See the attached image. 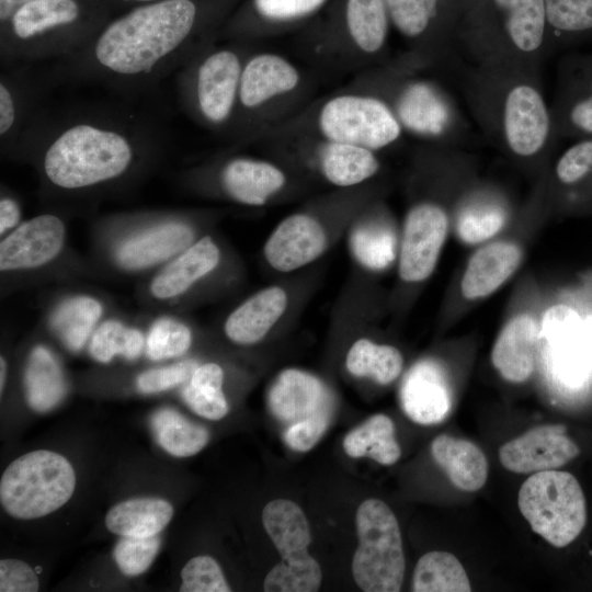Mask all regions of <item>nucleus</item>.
Listing matches in <instances>:
<instances>
[{
  "label": "nucleus",
  "instance_id": "4c0bfd02",
  "mask_svg": "<svg viewBox=\"0 0 592 592\" xmlns=\"http://www.w3.org/2000/svg\"><path fill=\"white\" fill-rule=\"evenodd\" d=\"M101 315L102 305L95 298L71 297L56 308L50 326L64 345L77 352L87 342Z\"/></svg>",
  "mask_w": 592,
  "mask_h": 592
},
{
  "label": "nucleus",
  "instance_id": "39448f33",
  "mask_svg": "<svg viewBox=\"0 0 592 592\" xmlns=\"http://www.w3.org/2000/svg\"><path fill=\"white\" fill-rule=\"evenodd\" d=\"M44 150L48 181L64 190H79L123 175L136 156L137 134L98 119L76 121L54 134Z\"/></svg>",
  "mask_w": 592,
  "mask_h": 592
},
{
  "label": "nucleus",
  "instance_id": "ddd939ff",
  "mask_svg": "<svg viewBox=\"0 0 592 592\" xmlns=\"http://www.w3.org/2000/svg\"><path fill=\"white\" fill-rule=\"evenodd\" d=\"M390 23L409 43L408 53L432 70L458 77L468 65L458 36L440 25L441 0H385Z\"/></svg>",
  "mask_w": 592,
  "mask_h": 592
},
{
  "label": "nucleus",
  "instance_id": "e433bc0d",
  "mask_svg": "<svg viewBox=\"0 0 592 592\" xmlns=\"http://www.w3.org/2000/svg\"><path fill=\"white\" fill-rule=\"evenodd\" d=\"M414 592H469L471 585L460 561L447 551H430L417 562L412 576Z\"/></svg>",
  "mask_w": 592,
  "mask_h": 592
},
{
  "label": "nucleus",
  "instance_id": "7c9ffc66",
  "mask_svg": "<svg viewBox=\"0 0 592 592\" xmlns=\"http://www.w3.org/2000/svg\"><path fill=\"white\" fill-rule=\"evenodd\" d=\"M173 516L172 505L158 498L122 501L109 510L106 528L119 536L148 537L158 535Z\"/></svg>",
  "mask_w": 592,
  "mask_h": 592
},
{
  "label": "nucleus",
  "instance_id": "c9c22d12",
  "mask_svg": "<svg viewBox=\"0 0 592 592\" xmlns=\"http://www.w3.org/2000/svg\"><path fill=\"white\" fill-rule=\"evenodd\" d=\"M554 52L592 39V0H545Z\"/></svg>",
  "mask_w": 592,
  "mask_h": 592
},
{
  "label": "nucleus",
  "instance_id": "13d9d810",
  "mask_svg": "<svg viewBox=\"0 0 592 592\" xmlns=\"http://www.w3.org/2000/svg\"><path fill=\"white\" fill-rule=\"evenodd\" d=\"M0 372H1V375H0V389H1V392L3 390V387H4V382H5V372H7V365H5V361L3 357L0 358Z\"/></svg>",
  "mask_w": 592,
  "mask_h": 592
},
{
  "label": "nucleus",
  "instance_id": "58836bf2",
  "mask_svg": "<svg viewBox=\"0 0 592 592\" xmlns=\"http://www.w3.org/2000/svg\"><path fill=\"white\" fill-rule=\"evenodd\" d=\"M345 365L358 377H371L378 384L394 382L401 373L403 358L398 349L360 339L350 348Z\"/></svg>",
  "mask_w": 592,
  "mask_h": 592
},
{
  "label": "nucleus",
  "instance_id": "6e6d98bb",
  "mask_svg": "<svg viewBox=\"0 0 592 592\" xmlns=\"http://www.w3.org/2000/svg\"><path fill=\"white\" fill-rule=\"evenodd\" d=\"M32 1L34 0H0V25L7 23L21 7Z\"/></svg>",
  "mask_w": 592,
  "mask_h": 592
},
{
  "label": "nucleus",
  "instance_id": "9d476101",
  "mask_svg": "<svg viewBox=\"0 0 592 592\" xmlns=\"http://www.w3.org/2000/svg\"><path fill=\"white\" fill-rule=\"evenodd\" d=\"M517 505L533 532L558 548L571 544L587 524L584 493L568 471L531 475L519 490Z\"/></svg>",
  "mask_w": 592,
  "mask_h": 592
},
{
  "label": "nucleus",
  "instance_id": "603ef678",
  "mask_svg": "<svg viewBox=\"0 0 592 592\" xmlns=\"http://www.w3.org/2000/svg\"><path fill=\"white\" fill-rule=\"evenodd\" d=\"M583 328L579 314L567 305L550 307L544 315L540 325L542 335L545 339L578 331Z\"/></svg>",
  "mask_w": 592,
  "mask_h": 592
},
{
  "label": "nucleus",
  "instance_id": "a211bd4d",
  "mask_svg": "<svg viewBox=\"0 0 592 592\" xmlns=\"http://www.w3.org/2000/svg\"><path fill=\"white\" fill-rule=\"evenodd\" d=\"M65 236V225L56 215H38L22 223L0 243L1 271L34 269L50 262L60 252Z\"/></svg>",
  "mask_w": 592,
  "mask_h": 592
},
{
  "label": "nucleus",
  "instance_id": "a19ab883",
  "mask_svg": "<svg viewBox=\"0 0 592 592\" xmlns=\"http://www.w3.org/2000/svg\"><path fill=\"white\" fill-rule=\"evenodd\" d=\"M350 246L357 261L371 270L386 269L396 255L395 232L379 221L357 224L351 232Z\"/></svg>",
  "mask_w": 592,
  "mask_h": 592
},
{
  "label": "nucleus",
  "instance_id": "de8ad7c7",
  "mask_svg": "<svg viewBox=\"0 0 592 592\" xmlns=\"http://www.w3.org/2000/svg\"><path fill=\"white\" fill-rule=\"evenodd\" d=\"M327 0H252L255 13L264 21L288 23L317 12Z\"/></svg>",
  "mask_w": 592,
  "mask_h": 592
},
{
  "label": "nucleus",
  "instance_id": "20e7f679",
  "mask_svg": "<svg viewBox=\"0 0 592 592\" xmlns=\"http://www.w3.org/2000/svg\"><path fill=\"white\" fill-rule=\"evenodd\" d=\"M379 66L358 88L385 99L405 133L433 145L469 138L467 122L452 95L440 82L420 76L431 69L425 62L407 52Z\"/></svg>",
  "mask_w": 592,
  "mask_h": 592
},
{
  "label": "nucleus",
  "instance_id": "412c9836",
  "mask_svg": "<svg viewBox=\"0 0 592 592\" xmlns=\"http://www.w3.org/2000/svg\"><path fill=\"white\" fill-rule=\"evenodd\" d=\"M267 403L271 413L287 426L331 413V397L316 376L296 368L284 369L272 384Z\"/></svg>",
  "mask_w": 592,
  "mask_h": 592
},
{
  "label": "nucleus",
  "instance_id": "4d7b16f0",
  "mask_svg": "<svg viewBox=\"0 0 592 592\" xmlns=\"http://www.w3.org/2000/svg\"><path fill=\"white\" fill-rule=\"evenodd\" d=\"M105 1L115 11L118 9L127 10L138 4L148 3V2L158 1V0H105Z\"/></svg>",
  "mask_w": 592,
  "mask_h": 592
},
{
  "label": "nucleus",
  "instance_id": "f704fd0d",
  "mask_svg": "<svg viewBox=\"0 0 592 592\" xmlns=\"http://www.w3.org/2000/svg\"><path fill=\"white\" fill-rule=\"evenodd\" d=\"M151 428L158 444L175 457H189L201 452L208 443L209 433L174 409L158 410L151 419Z\"/></svg>",
  "mask_w": 592,
  "mask_h": 592
},
{
  "label": "nucleus",
  "instance_id": "72a5a7b5",
  "mask_svg": "<svg viewBox=\"0 0 592 592\" xmlns=\"http://www.w3.org/2000/svg\"><path fill=\"white\" fill-rule=\"evenodd\" d=\"M343 449L350 457L366 456L382 465H392L401 455L395 437V424L382 413L372 415L350 431L343 440Z\"/></svg>",
  "mask_w": 592,
  "mask_h": 592
},
{
  "label": "nucleus",
  "instance_id": "423d86ee",
  "mask_svg": "<svg viewBox=\"0 0 592 592\" xmlns=\"http://www.w3.org/2000/svg\"><path fill=\"white\" fill-rule=\"evenodd\" d=\"M105 0H34L0 25L1 56L34 59L69 55L82 47L111 18Z\"/></svg>",
  "mask_w": 592,
  "mask_h": 592
},
{
  "label": "nucleus",
  "instance_id": "8fccbe9b",
  "mask_svg": "<svg viewBox=\"0 0 592 592\" xmlns=\"http://www.w3.org/2000/svg\"><path fill=\"white\" fill-rule=\"evenodd\" d=\"M330 414H321L288 425L283 434L286 445L296 452L311 449L327 431Z\"/></svg>",
  "mask_w": 592,
  "mask_h": 592
},
{
  "label": "nucleus",
  "instance_id": "0eeeda50",
  "mask_svg": "<svg viewBox=\"0 0 592 592\" xmlns=\"http://www.w3.org/2000/svg\"><path fill=\"white\" fill-rule=\"evenodd\" d=\"M274 128L308 133L375 152L398 144L405 135L390 104L361 89L333 94Z\"/></svg>",
  "mask_w": 592,
  "mask_h": 592
},
{
  "label": "nucleus",
  "instance_id": "5fc2aeb1",
  "mask_svg": "<svg viewBox=\"0 0 592 592\" xmlns=\"http://www.w3.org/2000/svg\"><path fill=\"white\" fill-rule=\"evenodd\" d=\"M21 217L18 203L11 197H2L0 201V232L1 235L16 226Z\"/></svg>",
  "mask_w": 592,
  "mask_h": 592
},
{
  "label": "nucleus",
  "instance_id": "b1692460",
  "mask_svg": "<svg viewBox=\"0 0 592 592\" xmlns=\"http://www.w3.org/2000/svg\"><path fill=\"white\" fill-rule=\"evenodd\" d=\"M286 174L276 164L250 157H236L220 172L224 191L236 202L262 206L286 184Z\"/></svg>",
  "mask_w": 592,
  "mask_h": 592
},
{
  "label": "nucleus",
  "instance_id": "2f4dec72",
  "mask_svg": "<svg viewBox=\"0 0 592 592\" xmlns=\"http://www.w3.org/2000/svg\"><path fill=\"white\" fill-rule=\"evenodd\" d=\"M24 389L27 403L38 412L54 409L67 394L62 369L45 346H35L30 353L24 371Z\"/></svg>",
  "mask_w": 592,
  "mask_h": 592
},
{
  "label": "nucleus",
  "instance_id": "2eb2a0df",
  "mask_svg": "<svg viewBox=\"0 0 592 592\" xmlns=\"http://www.w3.org/2000/svg\"><path fill=\"white\" fill-rule=\"evenodd\" d=\"M263 136L282 138L285 143L306 151L320 174L339 187L361 184L376 175L380 168L377 152L366 148L281 128H274Z\"/></svg>",
  "mask_w": 592,
  "mask_h": 592
},
{
  "label": "nucleus",
  "instance_id": "a18cd8bd",
  "mask_svg": "<svg viewBox=\"0 0 592 592\" xmlns=\"http://www.w3.org/2000/svg\"><path fill=\"white\" fill-rule=\"evenodd\" d=\"M160 548L158 535L148 537L121 536L113 550L118 569L126 576L144 573L155 560Z\"/></svg>",
  "mask_w": 592,
  "mask_h": 592
},
{
  "label": "nucleus",
  "instance_id": "79ce46f5",
  "mask_svg": "<svg viewBox=\"0 0 592 592\" xmlns=\"http://www.w3.org/2000/svg\"><path fill=\"white\" fill-rule=\"evenodd\" d=\"M144 344V335L139 330L125 327L117 320H106L92 335L90 354L101 363L112 361L117 354L134 360L140 355Z\"/></svg>",
  "mask_w": 592,
  "mask_h": 592
},
{
  "label": "nucleus",
  "instance_id": "f8f14e48",
  "mask_svg": "<svg viewBox=\"0 0 592 592\" xmlns=\"http://www.w3.org/2000/svg\"><path fill=\"white\" fill-rule=\"evenodd\" d=\"M248 50L243 47H204L189 67V103L207 127H230Z\"/></svg>",
  "mask_w": 592,
  "mask_h": 592
},
{
  "label": "nucleus",
  "instance_id": "7ed1b4c3",
  "mask_svg": "<svg viewBox=\"0 0 592 592\" xmlns=\"http://www.w3.org/2000/svg\"><path fill=\"white\" fill-rule=\"evenodd\" d=\"M460 20L467 64L542 72L553 54L545 0H477Z\"/></svg>",
  "mask_w": 592,
  "mask_h": 592
},
{
  "label": "nucleus",
  "instance_id": "dca6fc26",
  "mask_svg": "<svg viewBox=\"0 0 592 592\" xmlns=\"http://www.w3.org/2000/svg\"><path fill=\"white\" fill-rule=\"evenodd\" d=\"M448 217L440 204L422 201L408 212L399 254V275L408 283L428 278L446 239Z\"/></svg>",
  "mask_w": 592,
  "mask_h": 592
},
{
  "label": "nucleus",
  "instance_id": "473e14b6",
  "mask_svg": "<svg viewBox=\"0 0 592 592\" xmlns=\"http://www.w3.org/2000/svg\"><path fill=\"white\" fill-rule=\"evenodd\" d=\"M502 197L488 190L468 193L458 209L456 230L466 243L482 242L499 232L506 221Z\"/></svg>",
  "mask_w": 592,
  "mask_h": 592
},
{
  "label": "nucleus",
  "instance_id": "37998d69",
  "mask_svg": "<svg viewBox=\"0 0 592 592\" xmlns=\"http://www.w3.org/2000/svg\"><path fill=\"white\" fill-rule=\"evenodd\" d=\"M322 572L312 558L297 561L282 560L266 574L263 590L266 592H315L321 584Z\"/></svg>",
  "mask_w": 592,
  "mask_h": 592
},
{
  "label": "nucleus",
  "instance_id": "393cba45",
  "mask_svg": "<svg viewBox=\"0 0 592 592\" xmlns=\"http://www.w3.org/2000/svg\"><path fill=\"white\" fill-rule=\"evenodd\" d=\"M193 239L194 231L187 224L163 223L126 239L116 251V260L127 270L149 267L183 252Z\"/></svg>",
  "mask_w": 592,
  "mask_h": 592
},
{
  "label": "nucleus",
  "instance_id": "4468645a",
  "mask_svg": "<svg viewBox=\"0 0 592 592\" xmlns=\"http://www.w3.org/2000/svg\"><path fill=\"white\" fill-rule=\"evenodd\" d=\"M550 105L558 140L592 138V53L560 59Z\"/></svg>",
  "mask_w": 592,
  "mask_h": 592
},
{
  "label": "nucleus",
  "instance_id": "f03ea898",
  "mask_svg": "<svg viewBox=\"0 0 592 592\" xmlns=\"http://www.w3.org/2000/svg\"><path fill=\"white\" fill-rule=\"evenodd\" d=\"M458 82L483 137L516 161L544 158L558 140L542 72L467 65Z\"/></svg>",
  "mask_w": 592,
  "mask_h": 592
},
{
  "label": "nucleus",
  "instance_id": "cd10ccee",
  "mask_svg": "<svg viewBox=\"0 0 592 592\" xmlns=\"http://www.w3.org/2000/svg\"><path fill=\"white\" fill-rule=\"evenodd\" d=\"M220 252L208 236L203 237L173 259L150 284V292L158 299H169L183 294L195 282L210 273L218 264Z\"/></svg>",
  "mask_w": 592,
  "mask_h": 592
},
{
  "label": "nucleus",
  "instance_id": "9b49d317",
  "mask_svg": "<svg viewBox=\"0 0 592 592\" xmlns=\"http://www.w3.org/2000/svg\"><path fill=\"white\" fill-rule=\"evenodd\" d=\"M358 547L352 560L356 584L365 592H398L405 577L399 523L379 499L363 501L356 511Z\"/></svg>",
  "mask_w": 592,
  "mask_h": 592
},
{
  "label": "nucleus",
  "instance_id": "bb28decb",
  "mask_svg": "<svg viewBox=\"0 0 592 592\" xmlns=\"http://www.w3.org/2000/svg\"><path fill=\"white\" fill-rule=\"evenodd\" d=\"M287 295L278 286L264 288L239 307L225 322V333L237 344H254L261 341L286 309Z\"/></svg>",
  "mask_w": 592,
  "mask_h": 592
},
{
  "label": "nucleus",
  "instance_id": "6ab92c4d",
  "mask_svg": "<svg viewBox=\"0 0 592 592\" xmlns=\"http://www.w3.org/2000/svg\"><path fill=\"white\" fill-rule=\"evenodd\" d=\"M326 248L322 225L309 214L296 213L283 219L271 234L264 255L273 269L291 272L315 261Z\"/></svg>",
  "mask_w": 592,
  "mask_h": 592
},
{
  "label": "nucleus",
  "instance_id": "a878e982",
  "mask_svg": "<svg viewBox=\"0 0 592 592\" xmlns=\"http://www.w3.org/2000/svg\"><path fill=\"white\" fill-rule=\"evenodd\" d=\"M520 248L508 241L492 242L480 248L469 260L462 278L465 298L479 299L497 291L517 269Z\"/></svg>",
  "mask_w": 592,
  "mask_h": 592
},
{
  "label": "nucleus",
  "instance_id": "49530a36",
  "mask_svg": "<svg viewBox=\"0 0 592 592\" xmlns=\"http://www.w3.org/2000/svg\"><path fill=\"white\" fill-rule=\"evenodd\" d=\"M182 592H229L218 562L209 556H196L190 559L181 570Z\"/></svg>",
  "mask_w": 592,
  "mask_h": 592
},
{
  "label": "nucleus",
  "instance_id": "6e6552de",
  "mask_svg": "<svg viewBox=\"0 0 592 592\" xmlns=\"http://www.w3.org/2000/svg\"><path fill=\"white\" fill-rule=\"evenodd\" d=\"M305 77L287 57L273 52L248 54L230 127L241 136H262L284 122L305 91Z\"/></svg>",
  "mask_w": 592,
  "mask_h": 592
},
{
  "label": "nucleus",
  "instance_id": "ea45409f",
  "mask_svg": "<svg viewBox=\"0 0 592 592\" xmlns=\"http://www.w3.org/2000/svg\"><path fill=\"white\" fill-rule=\"evenodd\" d=\"M224 373L215 363L197 366L182 396L196 414L209 419H223L228 412V403L221 390Z\"/></svg>",
  "mask_w": 592,
  "mask_h": 592
},
{
  "label": "nucleus",
  "instance_id": "c756f323",
  "mask_svg": "<svg viewBox=\"0 0 592 592\" xmlns=\"http://www.w3.org/2000/svg\"><path fill=\"white\" fill-rule=\"evenodd\" d=\"M263 526L282 560L308 559L311 542L309 523L303 510L287 499L270 501L262 511Z\"/></svg>",
  "mask_w": 592,
  "mask_h": 592
},
{
  "label": "nucleus",
  "instance_id": "aec40b11",
  "mask_svg": "<svg viewBox=\"0 0 592 592\" xmlns=\"http://www.w3.org/2000/svg\"><path fill=\"white\" fill-rule=\"evenodd\" d=\"M400 403L415 423L442 422L452 409V390L444 369L432 360L415 363L402 380Z\"/></svg>",
  "mask_w": 592,
  "mask_h": 592
},
{
  "label": "nucleus",
  "instance_id": "1a4fd4ad",
  "mask_svg": "<svg viewBox=\"0 0 592 592\" xmlns=\"http://www.w3.org/2000/svg\"><path fill=\"white\" fill-rule=\"evenodd\" d=\"M75 487V470L66 457L38 449L18 457L3 471L0 501L11 516L33 520L61 508Z\"/></svg>",
  "mask_w": 592,
  "mask_h": 592
},
{
  "label": "nucleus",
  "instance_id": "09e8293b",
  "mask_svg": "<svg viewBox=\"0 0 592 592\" xmlns=\"http://www.w3.org/2000/svg\"><path fill=\"white\" fill-rule=\"evenodd\" d=\"M196 367L193 362H180L170 366L146 371L137 377V388L143 394L164 391L191 378Z\"/></svg>",
  "mask_w": 592,
  "mask_h": 592
},
{
  "label": "nucleus",
  "instance_id": "864d4df0",
  "mask_svg": "<svg viewBox=\"0 0 592 592\" xmlns=\"http://www.w3.org/2000/svg\"><path fill=\"white\" fill-rule=\"evenodd\" d=\"M21 107L16 91L4 77L0 82V136L8 138L21 121Z\"/></svg>",
  "mask_w": 592,
  "mask_h": 592
},
{
  "label": "nucleus",
  "instance_id": "4be33fe9",
  "mask_svg": "<svg viewBox=\"0 0 592 592\" xmlns=\"http://www.w3.org/2000/svg\"><path fill=\"white\" fill-rule=\"evenodd\" d=\"M346 45L343 57L362 64H384L390 19L385 0H346Z\"/></svg>",
  "mask_w": 592,
  "mask_h": 592
},
{
  "label": "nucleus",
  "instance_id": "c03bdc74",
  "mask_svg": "<svg viewBox=\"0 0 592 592\" xmlns=\"http://www.w3.org/2000/svg\"><path fill=\"white\" fill-rule=\"evenodd\" d=\"M191 330L182 322L161 318L151 326L146 353L152 361H161L183 355L191 346Z\"/></svg>",
  "mask_w": 592,
  "mask_h": 592
},
{
  "label": "nucleus",
  "instance_id": "f257e3e1",
  "mask_svg": "<svg viewBox=\"0 0 592 592\" xmlns=\"http://www.w3.org/2000/svg\"><path fill=\"white\" fill-rule=\"evenodd\" d=\"M200 0H158L111 18L68 55L79 69L115 82L137 83L185 57L202 27ZM204 48V47H203Z\"/></svg>",
  "mask_w": 592,
  "mask_h": 592
},
{
  "label": "nucleus",
  "instance_id": "3c124183",
  "mask_svg": "<svg viewBox=\"0 0 592 592\" xmlns=\"http://www.w3.org/2000/svg\"><path fill=\"white\" fill-rule=\"evenodd\" d=\"M38 588L37 574L26 562L18 559L0 561L1 592H36Z\"/></svg>",
  "mask_w": 592,
  "mask_h": 592
},
{
  "label": "nucleus",
  "instance_id": "5701e85b",
  "mask_svg": "<svg viewBox=\"0 0 592 592\" xmlns=\"http://www.w3.org/2000/svg\"><path fill=\"white\" fill-rule=\"evenodd\" d=\"M540 325L531 315L512 318L499 333L491 352V362L508 382L523 383L537 364Z\"/></svg>",
  "mask_w": 592,
  "mask_h": 592
},
{
  "label": "nucleus",
  "instance_id": "c85d7f7f",
  "mask_svg": "<svg viewBox=\"0 0 592 592\" xmlns=\"http://www.w3.org/2000/svg\"><path fill=\"white\" fill-rule=\"evenodd\" d=\"M431 454L456 488L470 492L486 483L488 462L473 442L441 434L432 441Z\"/></svg>",
  "mask_w": 592,
  "mask_h": 592
},
{
  "label": "nucleus",
  "instance_id": "f3484780",
  "mask_svg": "<svg viewBox=\"0 0 592 592\" xmlns=\"http://www.w3.org/2000/svg\"><path fill=\"white\" fill-rule=\"evenodd\" d=\"M579 454L563 424H544L503 444L499 459L512 473L530 474L557 469Z\"/></svg>",
  "mask_w": 592,
  "mask_h": 592
}]
</instances>
